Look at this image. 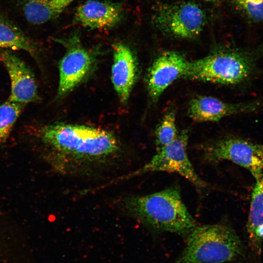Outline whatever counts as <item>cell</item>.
<instances>
[{
  "mask_svg": "<svg viewBox=\"0 0 263 263\" xmlns=\"http://www.w3.org/2000/svg\"><path fill=\"white\" fill-rule=\"evenodd\" d=\"M188 138V132L182 131L172 142L157 150L148 163L131 175L153 171L174 172L199 189L206 188L207 185L196 174L188 158L187 151Z\"/></svg>",
  "mask_w": 263,
  "mask_h": 263,
  "instance_id": "52a82bcc",
  "label": "cell"
},
{
  "mask_svg": "<svg viewBox=\"0 0 263 263\" xmlns=\"http://www.w3.org/2000/svg\"><path fill=\"white\" fill-rule=\"evenodd\" d=\"M203 9L193 1L159 3L152 16L155 28L167 36L183 39L198 37L206 23Z\"/></svg>",
  "mask_w": 263,
  "mask_h": 263,
  "instance_id": "5b68a950",
  "label": "cell"
},
{
  "mask_svg": "<svg viewBox=\"0 0 263 263\" xmlns=\"http://www.w3.org/2000/svg\"><path fill=\"white\" fill-rule=\"evenodd\" d=\"M231 1L247 21L263 23V0H231Z\"/></svg>",
  "mask_w": 263,
  "mask_h": 263,
  "instance_id": "d6986e66",
  "label": "cell"
},
{
  "mask_svg": "<svg viewBox=\"0 0 263 263\" xmlns=\"http://www.w3.org/2000/svg\"><path fill=\"white\" fill-rule=\"evenodd\" d=\"M0 48L24 50L36 56L37 48L31 40L8 19L0 16Z\"/></svg>",
  "mask_w": 263,
  "mask_h": 263,
  "instance_id": "9a60e30c",
  "label": "cell"
},
{
  "mask_svg": "<svg viewBox=\"0 0 263 263\" xmlns=\"http://www.w3.org/2000/svg\"><path fill=\"white\" fill-rule=\"evenodd\" d=\"M157 150L172 142L177 136L176 115L174 111L167 113L162 118L155 130Z\"/></svg>",
  "mask_w": 263,
  "mask_h": 263,
  "instance_id": "ac0fdd59",
  "label": "cell"
},
{
  "mask_svg": "<svg viewBox=\"0 0 263 263\" xmlns=\"http://www.w3.org/2000/svg\"><path fill=\"white\" fill-rule=\"evenodd\" d=\"M125 206L132 216L157 233L168 232L187 236L196 226L175 187L130 197Z\"/></svg>",
  "mask_w": 263,
  "mask_h": 263,
  "instance_id": "7a4b0ae2",
  "label": "cell"
},
{
  "mask_svg": "<svg viewBox=\"0 0 263 263\" xmlns=\"http://www.w3.org/2000/svg\"><path fill=\"white\" fill-rule=\"evenodd\" d=\"M113 63L111 80L114 89L122 103L126 102L135 82L137 66L135 56L126 45H113Z\"/></svg>",
  "mask_w": 263,
  "mask_h": 263,
  "instance_id": "4fadbf2b",
  "label": "cell"
},
{
  "mask_svg": "<svg viewBox=\"0 0 263 263\" xmlns=\"http://www.w3.org/2000/svg\"><path fill=\"white\" fill-rule=\"evenodd\" d=\"M74 0H25L23 13L30 23H44L58 17Z\"/></svg>",
  "mask_w": 263,
  "mask_h": 263,
  "instance_id": "5bb4252c",
  "label": "cell"
},
{
  "mask_svg": "<svg viewBox=\"0 0 263 263\" xmlns=\"http://www.w3.org/2000/svg\"><path fill=\"white\" fill-rule=\"evenodd\" d=\"M0 60L8 72L11 83L8 100L23 105L38 98L34 75L27 65L10 50L0 51Z\"/></svg>",
  "mask_w": 263,
  "mask_h": 263,
  "instance_id": "30bf717a",
  "label": "cell"
},
{
  "mask_svg": "<svg viewBox=\"0 0 263 263\" xmlns=\"http://www.w3.org/2000/svg\"><path fill=\"white\" fill-rule=\"evenodd\" d=\"M258 106L257 102L229 103L211 96L201 95L190 101L188 112L195 121H218L232 114L253 112Z\"/></svg>",
  "mask_w": 263,
  "mask_h": 263,
  "instance_id": "8fae6325",
  "label": "cell"
},
{
  "mask_svg": "<svg viewBox=\"0 0 263 263\" xmlns=\"http://www.w3.org/2000/svg\"><path fill=\"white\" fill-rule=\"evenodd\" d=\"M204 159L210 163L228 160L247 169L259 180L263 174V145L243 138L229 137L206 146Z\"/></svg>",
  "mask_w": 263,
  "mask_h": 263,
  "instance_id": "8992f818",
  "label": "cell"
},
{
  "mask_svg": "<svg viewBox=\"0 0 263 263\" xmlns=\"http://www.w3.org/2000/svg\"><path fill=\"white\" fill-rule=\"evenodd\" d=\"M186 237L185 247L172 263H225L244 257L240 238L228 225L196 226Z\"/></svg>",
  "mask_w": 263,
  "mask_h": 263,
  "instance_id": "277c9868",
  "label": "cell"
},
{
  "mask_svg": "<svg viewBox=\"0 0 263 263\" xmlns=\"http://www.w3.org/2000/svg\"><path fill=\"white\" fill-rule=\"evenodd\" d=\"M205 0L208 2H217L221 0Z\"/></svg>",
  "mask_w": 263,
  "mask_h": 263,
  "instance_id": "ffe728a7",
  "label": "cell"
},
{
  "mask_svg": "<svg viewBox=\"0 0 263 263\" xmlns=\"http://www.w3.org/2000/svg\"><path fill=\"white\" fill-rule=\"evenodd\" d=\"M43 142L61 158L78 162L105 160L118 151L116 136L107 130L85 125L58 123L41 131Z\"/></svg>",
  "mask_w": 263,
  "mask_h": 263,
  "instance_id": "6da1fadb",
  "label": "cell"
},
{
  "mask_svg": "<svg viewBox=\"0 0 263 263\" xmlns=\"http://www.w3.org/2000/svg\"><path fill=\"white\" fill-rule=\"evenodd\" d=\"M188 62L182 54L173 51L164 52L156 57L146 77L148 93L153 101L175 80L184 76Z\"/></svg>",
  "mask_w": 263,
  "mask_h": 263,
  "instance_id": "9c48e42d",
  "label": "cell"
},
{
  "mask_svg": "<svg viewBox=\"0 0 263 263\" xmlns=\"http://www.w3.org/2000/svg\"><path fill=\"white\" fill-rule=\"evenodd\" d=\"M66 52L58 64L57 95L68 94L87 78L93 71L95 58L82 46L78 38H69Z\"/></svg>",
  "mask_w": 263,
  "mask_h": 263,
  "instance_id": "ba28073f",
  "label": "cell"
},
{
  "mask_svg": "<svg viewBox=\"0 0 263 263\" xmlns=\"http://www.w3.org/2000/svg\"><path fill=\"white\" fill-rule=\"evenodd\" d=\"M263 55V43L254 48L222 49L188 61L183 77L221 84H239L250 77Z\"/></svg>",
  "mask_w": 263,
  "mask_h": 263,
  "instance_id": "3957f363",
  "label": "cell"
},
{
  "mask_svg": "<svg viewBox=\"0 0 263 263\" xmlns=\"http://www.w3.org/2000/svg\"><path fill=\"white\" fill-rule=\"evenodd\" d=\"M24 106L8 99L0 105V142L8 136Z\"/></svg>",
  "mask_w": 263,
  "mask_h": 263,
  "instance_id": "e0dca14e",
  "label": "cell"
},
{
  "mask_svg": "<svg viewBox=\"0 0 263 263\" xmlns=\"http://www.w3.org/2000/svg\"><path fill=\"white\" fill-rule=\"evenodd\" d=\"M246 227L251 247L256 231L263 227V174L253 189Z\"/></svg>",
  "mask_w": 263,
  "mask_h": 263,
  "instance_id": "2e32d148",
  "label": "cell"
},
{
  "mask_svg": "<svg viewBox=\"0 0 263 263\" xmlns=\"http://www.w3.org/2000/svg\"><path fill=\"white\" fill-rule=\"evenodd\" d=\"M122 14V8L119 4L88 0L77 8L74 20L87 28L106 30L116 26L121 20Z\"/></svg>",
  "mask_w": 263,
  "mask_h": 263,
  "instance_id": "7c38bea8",
  "label": "cell"
}]
</instances>
